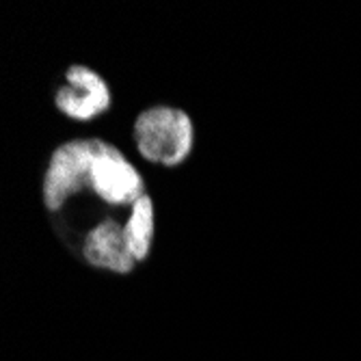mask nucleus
<instances>
[{
	"label": "nucleus",
	"instance_id": "nucleus-1",
	"mask_svg": "<svg viewBox=\"0 0 361 361\" xmlns=\"http://www.w3.org/2000/svg\"><path fill=\"white\" fill-rule=\"evenodd\" d=\"M135 143L145 160L176 167L192 149V121L180 109H147L135 121Z\"/></svg>",
	"mask_w": 361,
	"mask_h": 361
},
{
	"label": "nucleus",
	"instance_id": "nucleus-2",
	"mask_svg": "<svg viewBox=\"0 0 361 361\" xmlns=\"http://www.w3.org/2000/svg\"><path fill=\"white\" fill-rule=\"evenodd\" d=\"M89 188L111 206L133 208L145 195L139 171L115 145L100 139H93Z\"/></svg>",
	"mask_w": 361,
	"mask_h": 361
},
{
	"label": "nucleus",
	"instance_id": "nucleus-3",
	"mask_svg": "<svg viewBox=\"0 0 361 361\" xmlns=\"http://www.w3.org/2000/svg\"><path fill=\"white\" fill-rule=\"evenodd\" d=\"M93 139H80L63 143L54 149L44 178V204L56 212L70 197L82 188H89Z\"/></svg>",
	"mask_w": 361,
	"mask_h": 361
},
{
	"label": "nucleus",
	"instance_id": "nucleus-4",
	"mask_svg": "<svg viewBox=\"0 0 361 361\" xmlns=\"http://www.w3.org/2000/svg\"><path fill=\"white\" fill-rule=\"evenodd\" d=\"M65 78H68V87H61L56 93V109L63 115L89 121L109 111L111 89L97 72L85 65H72Z\"/></svg>",
	"mask_w": 361,
	"mask_h": 361
},
{
	"label": "nucleus",
	"instance_id": "nucleus-5",
	"mask_svg": "<svg viewBox=\"0 0 361 361\" xmlns=\"http://www.w3.org/2000/svg\"><path fill=\"white\" fill-rule=\"evenodd\" d=\"M82 253L91 267L106 269L121 275L135 271L137 264V259L128 249L123 227L115 221H104L95 225L85 238Z\"/></svg>",
	"mask_w": 361,
	"mask_h": 361
},
{
	"label": "nucleus",
	"instance_id": "nucleus-6",
	"mask_svg": "<svg viewBox=\"0 0 361 361\" xmlns=\"http://www.w3.org/2000/svg\"><path fill=\"white\" fill-rule=\"evenodd\" d=\"M123 234L133 257L137 262L145 259L154 240V204L149 195H143L130 210L128 223L123 225Z\"/></svg>",
	"mask_w": 361,
	"mask_h": 361
}]
</instances>
